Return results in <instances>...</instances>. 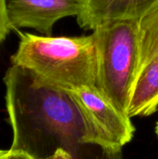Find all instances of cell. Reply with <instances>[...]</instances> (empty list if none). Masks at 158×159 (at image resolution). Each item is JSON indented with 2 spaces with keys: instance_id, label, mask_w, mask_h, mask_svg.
Segmentation results:
<instances>
[{
  "instance_id": "cell-1",
  "label": "cell",
  "mask_w": 158,
  "mask_h": 159,
  "mask_svg": "<svg viewBox=\"0 0 158 159\" xmlns=\"http://www.w3.org/2000/svg\"><path fill=\"white\" fill-rule=\"evenodd\" d=\"M4 84L13 132L9 150L40 159V149L47 140H79L81 117L69 91L50 86L31 71L12 64L4 75Z\"/></svg>"
},
{
  "instance_id": "cell-2",
  "label": "cell",
  "mask_w": 158,
  "mask_h": 159,
  "mask_svg": "<svg viewBox=\"0 0 158 159\" xmlns=\"http://www.w3.org/2000/svg\"><path fill=\"white\" fill-rule=\"evenodd\" d=\"M19 44L10 57L12 65L23 67L43 82L66 91L95 86L96 48L93 34L39 35L17 32Z\"/></svg>"
},
{
  "instance_id": "cell-3",
  "label": "cell",
  "mask_w": 158,
  "mask_h": 159,
  "mask_svg": "<svg viewBox=\"0 0 158 159\" xmlns=\"http://www.w3.org/2000/svg\"><path fill=\"white\" fill-rule=\"evenodd\" d=\"M96 48L97 89L124 115L138 68V21L109 23L92 31Z\"/></svg>"
},
{
  "instance_id": "cell-4",
  "label": "cell",
  "mask_w": 158,
  "mask_h": 159,
  "mask_svg": "<svg viewBox=\"0 0 158 159\" xmlns=\"http://www.w3.org/2000/svg\"><path fill=\"white\" fill-rule=\"evenodd\" d=\"M82 122L79 143L100 146L107 154H117L129 143L135 129L130 118L122 114L96 86L69 91Z\"/></svg>"
},
{
  "instance_id": "cell-5",
  "label": "cell",
  "mask_w": 158,
  "mask_h": 159,
  "mask_svg": "<svg viewBox=\"0 0 158 159\" xmlns=\"http://www.w3.org/2000/svg\"><path fill=\"white\" fill-rule=\"evenodd\" d=\"M138 68L128 116H147L158 110V6L138 20Z\"/></svg>"
},
{
  "instance_id": "cell-6",
  "label": "cell",
  "mask_w": 158,
  "mask_h": 159,
  "mask_svg": "<svg viewBox=\"0 0 158 159\" xmlns=\"http://www.w3.org/2000/svg\"><path fill=\"white\" fill-rule=\"evenodd\" d=\"M5 6L10 31L28 28L43 35H51L60 20L80 12L79 0H5Z\"/></svg>"
},
{
  "instance_id": "cell-7",
  "label": "cell",
  "mask_w": 158,
  "mask_h": 159,
  "mask_svg": "<svg viewBox=\"0 0 158 159\" xmlns=\"http://www.w3.org/2000/svg\"><path fill=\"white\" fill-rule=\"evenodd\" d=\"M78 25L85 30L128 20H140L158 6V0H79Z\"/></svg>"
},
{
  "instance_id": "cell-8",
  "label": "cell",
  "mask_w": 158,
  "mask_h": 159,
  "mask_svg": "<svg viewBox=\"0 0 158 159\" xmlns=\"http://www.w3.org/2000/svg\"><path fill=\"white\" fill-rule=\"evenodd\" d=\"M10 29L8 27L7 15H6V6L5 0H0V46L3 41L7 36Z\"/></svg>"
},
{
  "instance_id": "cell-9",
  "label": "cell",
  "mask_w": 158,
  "mask_h": 159,
  "mask_svg": "<svg viewBox=\"0 0 158 159\" xmlns=\"http://www.w3.org/2000/svg\"><path fill=\"white\" fill-rule=\"evenodd\" d=\"M0 159H36L33 157L32 156L20 152V151H11V150H7L5 151L1 156Z\"/></svg>"
},
{
  "instance_id": "cell-10",
  "label": "cell",
  "mask_w": 158,
  "mask_h": 159,
  "mask_svg": "<svg viewBox=\"0 0 158 159\" xmlns=\"http://www.w3.org/2000/svg\"><path fill=\"white\" fill-rule=\"evenodd\" d=\"M46 159H74L73 157L62 147L57 148L52 155L47 157Z\"/></svg>"
},
{
  "instance_id": "cell-11",
  "label": "cell",
  "mask_w": 158,
  "mask_h": 159,
  "mask_svg": "<svg viewBox=\"0 0 158 159\" xmlns=\"http://www.w3.org/2000/svg\"><path fill=\"white\" fill-rule=\"evenodd\" d=\"M156 134L158 139V122L156 123Z\"/></svg>"
},
{
  "instance_id": "cell-12",
  "label": "cell",
  "mask_w": 158,
  "mask_h": 159,
  "mask_svg": "<svg viewBox=\"0 0 158 159\" xmlns=\"http://www.w3.org/2000/svg\"><path fill=\"white\" fill-rule=\"evenodd\" d=\"M4 152H5V151H3V150H0V156H1V155L4 153Z\"/></svg>"
}]
</instances>
